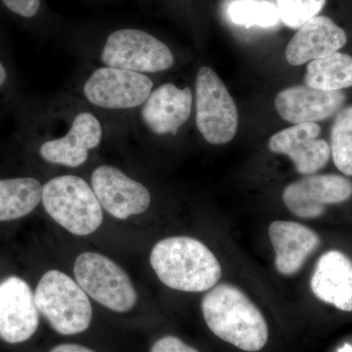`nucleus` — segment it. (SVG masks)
Returning <instances> with one entry per match:
<instances>
[{
	"instance_id": "20e7f679",
	"label": "nucleus",
	"mask_w": 352,
	"mask_h": 352,
	"mask_svg": "<svg viewBox=\"0 0 352 352\" xmlns=\"http://www.w3.org/2000/svg\"><path fill=\"white\" fill-rule=\"evenodd\" d=\"M34 300L39 314L61 335H76L89 328L94 315L89 298L80 285L61 271L43 274Z\"/></svg>"
},
{
	"instance_id": "f257e3e1",
	"label": "nucleus",
	"mask_w": 352,
	"mask_h": 352,
	"mask_svg": "<svg viewBox=\"0 0 352 352\" xmlns=\"http://www.w3.org/2000/svg\"><path fill=\"white\" fill-rule=\"evenodd\" d=\"M204 319L217 338L247 352L261 351L268 342L267 322L244 292L215 285L201 302Z\"/></svg>"
},
{
	"instance_id": "5701e85b",
	"label": "nucleus",
	"mask_w": 352,
	"mask_h": 352,
	"mask_svg": "<svg viewBox=\"0 0 352 352\" xmlns=\"http://www.w3.org/2000/svg\"><path fill=\"white\" fill-rule=\"evenodd\" d=\"M280 19L292 29H300L316 17L326 0H276Z\"/></svg>"
},
{
	"instance_id": "6ab92c4d",
	"label": "nucleus",
	"mask_w": 352,
	"mask_h": 352,
	"mask_svg": "<svg viewBox=\"0 0 352 352\" xmlns=\"http://www.w3.org/2000/svg\"><path fill=\"white\" fill-rule=\"evenodd\" d=\"M43 190L36 178L0 179V222L12 221L31 214L41 201Z\"/></svg>"
},
{
	"instance_id": "1a4fd4ad",
	"label": "nucleus",
	"mask_w": 352,
	"mask_h": 352,
	"mask_svg": "<svg viewBox=\"0 0 352 352\" xmlns=\"http://www.w3.org/2000/svg\"><path fill=\"white\" fill-rule=\"evenodd\" d=\"M352 196V182L338 175H309L291 183L283 192L287 208L300 219L325 214L326 207L344 203Z\"/></svg>"
},
{
	"instance_id": "ddd939ff",
	"label": "nucleus",
	"mask_w": 352,
	"mask_h": 352,
	"mask_svg": "<svg viewBox=\"0 0 352 352\" xmlns=\"http://www.w3.org/2000/svg\"><path fill=\"white\" fill-rule=\"evenodd\" d=\"M346 101L342 91H324L303 85L286 88L274 104L280 117L291 124L320 122L335 115Z\"/></svg>"
},
{
	"instance_id": "9d476101",
	"label": "nucleus",
	"mask_w": 352,
	"mask_h": 352,
	"mask_svg": "<svg viewBox=\"0 0 352 352\" xmlns=\"http://www.w3.org/2000/svg\"><path fill=\"white\" fill-rule=\"evenodd\" d=\"M34 294L24 279L9 276L0 281V339L7 344L27 342L39 325Z\"/></svg>"
},
{
	"instance_id": "2eb2a0df",
	"label": "nucleus",
	"mask_w": 352,
	"mask_h": 352,
	"mask_svg": "<svg viewBox=\"0 0 352 352\" xmlns=\"http://www.w3.org/2000/svg\"><path fill=\"white\" fill-rule=\"evenodd\" d=\"M347 36L344 29L326 16H316L305 23L289 41L286 59L293 66L321 59L346 45Z\"/></svg>"
},
{
	"instance_id": "412c9836",
	"label": "nucleus",
	"mask_w": 352,
	"mask_h": 352,
	"mask_svg": "<svg viewBox=\"0 0 352 352\" xmlns=\"http://www.w3.org/2000/svg\"><path fill=\"white\" fill-rule=\"evenodd\" d=\"M330 148L336 168L352 176V106L340 110L333 120Z\"/></svg>"
},
{
	"instance_id": "0eeeda50",
	"label": "nucleus",
	"mask_w": 352,
	"mask_h": 352,
	"mask_svg": "<svg viewBox=\"0 0 352 352\" xmlns=\"http://www.w3.org/2000/svg\"><path fill=\"white\" fill-rule=\"evenodd\" d=\"M101 60L111 68L136 73H157L173 67L175 58L170 48L144 31L122 29L108 36Z\"/></svg>"
},
{
	"instance_id": "39448f33",
	"label": "nucleus",
	"mask_w": 352,
	"mask_h": 352,
	"mask_svg": "<svg viewBox=\"0 0 352 352\" xmlns=\"http://www.w3.org/2000/svg\"><path fill=\"white\" fill-rule=\"evenodd\" d=\"M74 273L80 288L103 307L119 314L135 307L138 296L131 278L107 256L83 252L76 259Z\"/></svg>"
},
{
	"instance_id": "dca6fc26",
	"label": "nucleus",
	"mask_w": 352,
	"mask_h": 352,
	"mask_svg": "<svg viewBox=\"0 0 352 352\" xmlns=\"http://www.w3.org/2000/svg\"><path fill=\"white\" fill-rule=\"evenodd\" d=\"M310 287L321 302L352 312V261L344 252L331 250L315 265Z\"/></svg>"
},
{
	"instance_id": "4468645a",
	"label": "nucleus",
	"mask_w": 352,
	"mask_h": 352,
	"mask_svg": "<svg viewBox=\"0 0 352 352\" xmlns=\"http://www.w3.org/2000/svg\"><path fill=\"white\" fill-rule=\"evenodd\" d=\"M102 134L100 122L94 113H80L76 116L68 133L44 142L39 154L48 163L76 168L87 161L89 150L100 144Z\"/></svg>"
},
{
	"instance_id": "a211bd4d",
	"label": "nucleus",
	"mask_w": 352,
	"mask_h": 352,
	"mask_svg": "<svg viewBox=\"0 0 352 352\" xmlns=\"http://www.w3.org/2000/svg\"><path fill=\"white\" fill-rule=\"evenodd\" d=\"M193 95L189 87L180 89L166 83L151 92L142 109L146 126L159 135L177 133L191 115Z\"/></svg>"
},
{
	"instance_id": "423d86ee",
	"label": "nucleus",
	"mask_w": 352,
	"mask_h": 352,
	"mask_svg": "<svg viewBox=\"0 0 352 352\" xmlns=\"http://www.w3.org/2000/svg\"><path fill=\"white\" fill-rule=\"evenodd\" d=\"M196 124L210 144L230 142L238 129L235 101L214 69L203 67L196 80Z\"/></svg>"
},
{
	"instance_id": "7ed1b4c3",
	"label": "nucleus",
	"mask_w": 352,
	"mask_h": 352,
	"mask_svg": "<svg viewBox=\"0 0 352 352\" xmlns=\"http://www.w3.org/2000/svg\"><path fill=\"white\" fill-rule=\"evenodd\" d=\"M41 201L46 212L74 235H90L103 222L102 207L94 189L78 176L52 178L43 186Z\"/></svg>"
},
{
	"instance_id": "bb28decb",
	"label": "nucleus",
	"mask_w": 352,
	"mask_h": 352,
	"mask_svg": "<svg viewBox=\"0 0 352 352\" xmlns=\"http://www.w3.org/2000/svg\"><path fill=\"white\" fill-rule=\"evenodd\" d=\"M7 80V72L6 67L0 62V87L6 83Z\"/></svg>"
},
{
	"instance_id": "b1692460",
	"label": "nucleus",
	"mask_w": 352,
	"mask_h": 352,
	"mask_svg": "<svg viewBox=\"0 0 352 352\" xmlns=\"http://www.w3.org/2000/svg\"><path fill=\"white\" fill-rule=\"evenodd\" d=\"M4 6L21 17L32 18L41 8V0H1Z\"/></svg>"
},
{
	"instance_id": "9b49d317",
	"label": "nucleus",
	"mask_w": 352,
	"mask_h": 352,
	"mask_svg": "<svg viewBox=\"0 0 352 352\" xmlns=\"http://www.w3.org/2000/svg\"><path fill=\"white\" fill-rule=\"evenodd\" d=\"M91 187L101 207L116 219L143 214L151 195L144 185L131 179L119 168L100 166L91 175Z\"/></svg>"
},
{
	"instance_id": "4be33fe9",
	"label": "nucleus",
	"mask_w": 352,
	"mask_h": 352,
	"mask_svg": "<svg viewBox=\"0 0 352 352\" xmlns=\"http://www.w3.org/2000/svg\"><path fill=\"white\" fill-rule=\"evenodd\" d=\"M227 11L234 24L244 25L245 28H251L252 25L273 27L280 20L277 6L270 2L237 0L229 6Z\"/></svg>"
},
{
	"instance_id": "a878e982",
	"label": "nucleus",
	"mask_w": 352,
	"mask_h": 352,
	"mask_svg": "<svg viewBox=\"0 0 352 352\" xmlns=\"http://www.w3.org/2000/svg\"><path fill=\"white\" fill-rule=\"evenodd\" d=\"M50 352H96L87 346L76 344H62L51 349Z\"/></svg>"
},
{
	"instance_id": "f03ea898",
	"label": "nucleus",
	"mask_w": 352,
	"mask_h": 352,
	"mask_svg": "<svg viewBox=\"0 0 352 352\" xmlns=\"http://www.w3.org/2000/svg\"><path fill=\"white\" fill-rule=\"evenodd\" d=\"M150 263L162 283L176 291L201 293L214 288L221 278V266L214 252L193 238H166L157 242Z\"/></svg>"
},
{
	"instance_id": "393cba45",
	"label": "nucleus",
	"mask_w": 352,
	"mask_h": 352,
	"mask_svg": "<svg viewBox=\"0 0 352 352\" xmlns=\"http://www.w3.org/2000/svg\"><path fill=\"white\" fill-rule=\"evenodd\" d=\"M150 352H199L173 336H166L153 344Z\"/></svg>"
},
{
	"instance_id": "f8f14e48",
	"label": "nucleus",
	"mask_w": 352,
	"mask_h": 352,
	"mask_svg": "<svg viewBox=\"0 0 352 352\" xmlns=\"http://www.w3.org/2000/svg\"><path fill=\"white\" fill-rule=\"evenodd\" d=\"M320 132L316 122L295 124L270 138V151L288 156L300 175H314L327 164L331 157L330 145L318 138Z\"/></svg>"
},
{
	"instance_id": "6e6552de",
	"label": "nucleus",
	"mask_w": 352,
	"mask_h": 352,
	"mask_svg": "<svg viewBox=\"0 0 352 352\" xmlns=\"http://www.w3.org/2000/svg\"><path fill=\"white\" fill-rule=\"evenodd\" d=\"M152 88V80L143 74L105 67L90 76L83 92L97 107L124 110L144 104Z\"/></svg>"
},
{
	"instance_id": "f3484780",
	"label": "nucleus",
	"mask_w": 352,
	"mask_h": 352,
	"mask_svg": "<svg viewBox=\"0 0 352 352\" xmlns=\"http://www.w3.org/2000/svg\"><path fill=\"white\" fill-rule=\"evenodd\" d=\"M268 235L276 254L275 267L280 274L286 276L302 270L305 261L321 244L318 234L298 222L273 221Z\"/></svg>"
},
{
	"instance_id": "aec40b11",
	"label": "nucleus",
	"mask_w": 352,
	"mask_h": 352,
	"mask_svg": "<svg viewBox=\"0 0 352 352\" xmlns=\"http://www.w3.org/2000/svg\"><path fill=\"white\" fill-rule=\"evenodd\" d=\"M305 82L307 87L324 91H340L352 87V57L336 52L308 64Z\"/></svg>"
},
{
	"instance_id": "cd10ccee",
	"label": "nucleus",
	"mask_w": 352,
	"mask_h": 352,
	"mask_svg": "<svg viewBox=\"0 0 352 352\" xmlns=\"http://www.w3.org/2000/svg\"><path fill=\"white\" fill-rule=\"evenodd\" d=\"M338 352H352V346L349 344H344L338 349Z\"/></svg>"
}]
</instances>
